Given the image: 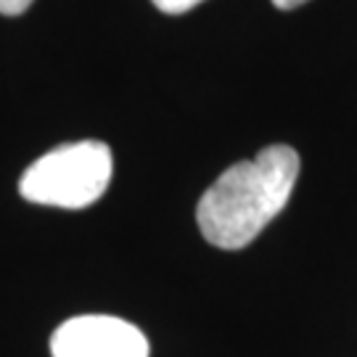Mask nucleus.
<instances>
[{
	"label": "nucleus",
	"mask_w": 357,
	"mask_h": 357,
	"mask_svg": "<svg viewBox=\"0 0 357 357\" xmlns=\"http://www.w3.org/2000/svg\"><path fill=\"white\" fill-rule=\"evenodd\" d=\"M112 167V149L106 143H66L26 167L19 193L32 204L85 209L106 193Z\"/></svg>",
	"instance_id": "nucleus-2"
},
{
	"label": "nucleus",
	"mask_w": 357,
	"mask_h": 357,
	"mask_svg": "<svg viewBox=\"0 0 357 357\" xmlns=\"http://www.w3.org/2000/svg\"><path fill=\"white\" fill-rule=\"evenodd\" d=\"M151 3L162 13L178 16V13H185V11H191V8H196V6L204 3V0H151Z\"/></svg>",
	"instance_id": "nucleus-4"
},
{
	"label": "nucleus",
	"mask_w": 357,
	"mask_h": 357,
	"mask_svg": "<svg viewBox=\"0 0 357 357\" xmlns=\"http://www.w3.org/2000/svg\"><path fill=\"white\" fill-rule=\"evenodd\" d=\"M32 6V0H0V13L3 16H19Z\"/></svg>",
	"instance_id": "nucleus-5"
},
{
	"label": "nucleus",
	"mask_w": 357,
	"mask_h": 357,
	"mask_svg": "<svg viewBox=\"0 0 357 357\" xmlns=\"http://www.w3.org/2000/svg\"><path fill=\"white\" fill-rule=\"evenodd\" d=\"M302 3H307V0H273V6H275V8H281V11H291V8H299Z\"/></svg>",
	"instance_id": "nucleus-6"
},
{
	"label": "nucleus",
	"mask_w": 357,
	"mask_h": 357,
	"mask_svg": "<svg viewBox=\"0 0 357 357\" xmlns=\"http://www.w3.org/2000/svg\"><path fill=\"white\" fill-rule=\"evenodd\" d=\"M299 178V153L268 146L249 162H236L209 185L196 206V222L217 249H243L283 212Z\"/></svg>",
	"instance_id": "nucleus-1"
},
{
	"label": "nucleus",
	"mask_w": 357,
	"mask_h": 357,
	"mask_svg": "<svg viewBox=\"0 0 357 357\" xmlns=\"http://www.w3.org/2000/svg\"><path fill=\"white\" fill-rule=\"evenodd\" d=\"M146 333L114 315H77L51 336L53 357H149Z\"/></svg>",
	"instance_id": "nucleus-3"
}]
</instances>
